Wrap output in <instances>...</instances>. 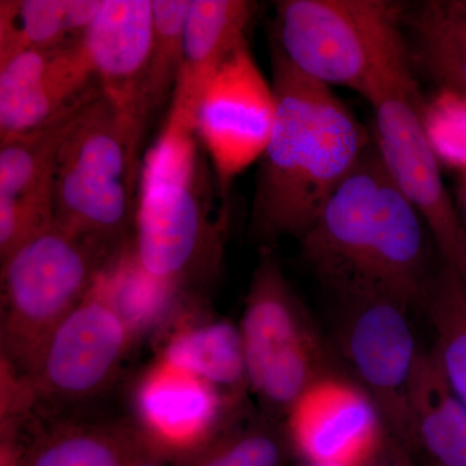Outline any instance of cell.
<instances>
[{
    "mask_svg": "<svg viewBox=\"0 0 466 466\" xmlns=\"http://www.w3.org/2000/svg\"><path fill=\"white\" fill-rule=\"evenodd\" d=\"M428 226L391 179L372 146L299 238L318 280L341 303L424 302Z\"/></svg>",
    "mask_w": 466,
    "mask_h": 466,
    "instance_id": "obj_1",
    "label": "cell"
},
{
    "mask_svg": "<svg viewBox=\"0 0 466 466\" xmlns=\"http://www.w3.org/2000/svg\"><path fill=\"white\" fill-rule=\"evenodd\" d=\"M274 130L259 159L251 235L262 247L302 238L373 144L329 86L312 81L271 46Z\"/></svg>",
    "mask_w": 466,
    "mask_h": 466,
    "instance_id": "obj_2",
    "label": "cell"
},
{
    "mask_svg": "<svg viewBox=\"0 0 466 466\" xmlns=\"http://www.w3.org/2000/svg\"><path fill=\"white\" fill-rule=\"evenodd\" d=\"M195 126L167 116L140 171L131 248L137 265L177 291L222 268L228 211L214 213L216 177Z\"/></svg>",
    "mask_w": 466,
    "mask_h": 466,
    "instance_id": "obj_3",
    "label": "cell"
},
{
    "mask_svg": "<svg viewBox=\"0 0 466 466\" xmlns=\"http://www.w3.org/2000/svg\"><path fill=\"white\" fill-rule=\"evenodd\" d=\"M146 126L103 91L76 113L55 167V225L113 250L127 248Z\"/></svg>",
    "mask_w": 466,
    "mask_h": 466,
    "instance_id": "obj_4",
    "label": "cell"
},
{
    "mask_svg": "<svg viewBox=\"0 0 466 466\" xmlns=\"http://www.w3.org/2000/svg\"><path fill=\"white\" fill-rule=\"evenodd\" d=\"M272 45L294 69L367 100L410 57L401 25L406 5L389 0H280Z\"/></svg>",
    "mask_w": 466,
    "mask_h": 466,
    "instance_id": "obj_5",
    "label": "cell"
},
{
    "mask_svg": "<svg viewBox=\"0 0 466 466\" xmlns=\"http://www.w3.org/2000/svg\"><path fill=\"white\" fill-rule=\"evenodd\" d=\"M124 251L54 223L2 260L3 366L24 375L46 339Z\"/></svg>",
    "mask_w": 466,
    "mask_h": 466,
    "instance_id": "obj_6",
    "label": "cell"
},
{
    "mask_svg": "<svg viewBox=\"0 0 466 466\" xmlns=\"http://www.w3.org/2000/svg\"><path fill=\"white\" fill-rule=\"evenodd\" d=\"M240 333L248 383L271 412H289L319 377L332 372L323 341L269 247L260 248Z\"/></svg>",
    "mask_w": 466,
    "mask_h": 466,
    "instance_id": "obj_7",
    "label": "cell"
},
{
    "mask_svg": "<svg viewBox=\"0 0 466 466\" xmlns=\"http://www.w3.org/2000/svg\"><path fill=\"white\" fill-rule=\"evenodd\" d=\"M412 66L410 57L395 66L367 97L375 115L373 140L391 179L421 214L441 263L466 281V228L441 177Z\"/></svg>",
    "mask_w": 466,
    "mask_h": 466,
    "instance_id": "obj_8",
    "label": "cell"
},
{
    "mask_svg": "<svg viewBox=\"0 0 466 466\" xmlns=\"http://www.w3.org/2000/svg\"><path fill=\"white\" fill-rule=\"evenodd\" d=\"M133 333L99 284L50 334L24 375L16 376L30 407L78 406L115 380Z\"/></svg>",
    "mask_w": 466,
    "mask_h": 466,
    "instance_id": "obj_9",
    "label": "cell"
},
{
    "mask_svg": "<svg viewBox=\"0 0 466 466\" xmlns=\"http://www.w3.org/2000/svg\"><path fill=\"white\" fill-rule=\"evenodd\" d=\"M275 115L274 88L245 41L211 79L196 116V133L210 159L222 207L228 208L233 180L262 158Z\"/></svg>",
    "mask_w": 466,
    "mask_h": 466,
    "instance_id": "obj_10",
    "label": "cell"
},
{
    "mask_svg": "<svg viewBox=\"0 0 466 466\" xmlns=\"http://www.w3.org/2000/svg\"><path fill=\"white\" fill-rule=\"evenodd\" d=\"M341 305L343 354L379 408L388 434L412 446L408 392L421 351L408 319L410 308L390 299Z\"/></svg>",
    "mask_w": 466,
    "mask_h": 466,
    "instance_id": "obj_11",
    "label": "cell"
},
{
    "mask_svg": "<svg viewBox=\"0 0 466 466\" xmlns=\"http://www.w3.org/2000/svg\"><path fill=\"white\" fill-rule=\"evenodd\" d=\"M287 417L290 440L309 464L366 466L389 437L370 394L333 372L319 377Z\"/></svg>",
    "mask_w": 466,
    "mask_h": 466,
    "instance_id": "obj_12",
    "label": "cell"
},
{
    "mask_svg": "<svg viewBox=\"0 0 466 466\" xmlns=\"http://www.w3.org/2000/svg\"><path fill=\"white\" fill-rule=\"evenodd\" d=\"M101 87L84 48L21 52L0 64V143L78 112Z\"/></svg>",
    "mask_w": 466,
    "mask_h": 466,
    "instance_id": "obj_13",
    "label": "cell"
},
{
    "mask_svg": "<svg viewBox=\"0 0 466 466\" xmlns=\"http://www.w3.org/2000/svg\"><path fill=\"white\" fill-rule=\"evenodd\" d=\"M152 41L153 0H103L84 35L85 52L103 94L146 122Z\"/></svg>",
    "mask_w": 466,
    "mask_h": 466,
    "instance_id": "obj_14",
    "label": "cell"
},
{
    "mask_svg": "<svg viewBox=\"0 0 466 466\" xmlns=\"http://www.w3.org/2000/svg\"><path fill=\"white\" fill-rule=\"evenodd\" d=\"M225 400L208 382L158 360L137 386V428L161 455L183 459L225 428Z\"/></svg>",
    "mask_w": 466,
    "mask_h": 466,
    "instance_id": "obj_15",
    "label": "cell"
},
{
    "mask_svg": "<svg viewBox=\"0 0 466 466\" xmlns=\"http://www.w3.org/2000/svg\"><path fill=\"white\" fill-rule=\"evenodd\" d=\"M257 5L247 0H193L184 58L168 115L195 126L202 96L227 57L247 41Z\"/></svg>",
    "mask_w": 466,
    "mask_h": 466,
    "instance_id": "obj_16",
    "label": "cell"
},
{
    "mask_svg": "<svg viewBox=\"0 0 466 466\" xmlns=\"http://www.w3.org/2000/svg\"><path fill=\"white\" fill-rule=\"evenodd\" d=\"M410 440L434 466H466V410L434 351L417 360L410 392Z\"/></svg>",
    "mask_w": 466,
    "mask_h": 466,
    "instance_id": "obj_17",
    "label": "cell"
},
{
    "mask_svg": "<svg viewBox=\"0 0 466 466\" xmlns=\"http://www.w3.org/2000/svg\"><path fill=\"white\" fill-rule=\"evenodd\" d=\"M103 0H2L0 64L21 52L82 41Z\"/></svg>",
    "mask_w": 466,
    "mask_h": 466,
    "instance_id": "obj_18",
    "label": "cell"
},
{
    "mask_svg": "<svg viewBox=\"0 0 466 466\" xmlns=\"http://www.w3.org/2000/svg\"><path fill=\"white\" fill-rule=\"evenodd\" d=\"M159 360L198 377L229 400L248 383L240 328L225 320L189 325L168 339Z\"/></svg>",
    "mask_w": 466,
    "mask_h": 466,
    "instance_id": "obj_19",
    "label": "cell"
},
{
    "mask_svg": "<svg viewBox=\"0 0 466 466\" xmlns=\"http://www.w3.org/2000/svg\"><path fill=\"white\" fill-rule=\"evenodd\" d=\"M140 440L128 422H61L34 441L20 466H127Z\"/></svg>",
    "mask_w": 466,
    "mask_h": 466,
    "instance_id": "obj_20",
    "label": "cell"
},
{
    "mask_svg": "<svg viewBox=\"0 0 466 466\" xmlns=\"http://www.w3.org/2000/svg\"><path fill=\"white\" fill-rule=\"evenodd\" d=\"M78 112L0 143V201L54 208L58 152Z\"/></svg>",
    "mask_w": 466,
    "mask_h": 466,
    "instance_id": "obj_21",
    "label": "cell"
},
{
    "mask_svg": "<svg viewBox=\"0 0 466 466\" xmlns=\"http://www.w3.org/2000/svg\"><path fill=\"white\" fill-rule=\"evenodd\" d=\"M412 32L413 64L450 92L466 99V20L446 2L422 3L404 15Z\"/></svg>",
    "mask_w": 466,
    "mask_h": 466,
    "instance_id": "obj_22",
    "label": "cell"
},
{
    "mask_svg": "<svg viewBox=\"0 0 466 466\" xmlns=\"http://www.w3.org/2000/svg\"><path fill=\"white\" fill-rule=\"evenodd\" d=\"M424 303L437 339L433 351L466 410V281L441 263Z\"/></svg>",
    "mask_w": 466,
    "mask_h": 466,
    "instance_id": "obj_23",
    "label": "cell"
},
{
    "mask_svg": "<svg viewBox=\"0 0 466 466\" xmlns=\"http://www.w3.org/2000/svg\"><path fill=\"white\" fill-rule=\"evenodd\" d=\"M191 0H153V41L147 101L150 115L173 99L184 58V33Z\"/></svg>",
    "mask_w": 466,
    "mask_h": 466,
    "instance_id": "obj_24",
    "label": "cell"
},
{
    "mask_svg": "<svg viewBox=\"0 0 466 466\" xmlns=\"http://www.w3.org/2000/svg\"><path fill=\"white\" fill-rule=\"evenodd\" d=\"M183 460V466H280L281 447L275 434L260 426L222 428Z\"/></svg>",
    "mask_w": 466,
    "mask_h": 466,
    "instance_id": "obj_25",
    "label": "cell"
},
{
    "mask_svg": "<svg viewBox=\"0 0 466 466\" xmlns=\"http://www.w3.org/2000/svg\"><path fill=\"white\" fill-rule=\"evenodd\" d=\"M407 449L406 444L391 438L390 446L385 447V450H383L385 453H383L381 465L380 466H415L407 456Z\"/></svg>",
    "mask_w": 466,
    "mask_h": 466,
    "instance_id": "obj_26",
    "label": "cell"
},
{
    "mask_svg": "<svg viewBox=\"0 0 466 466\" xmlns=\"http://www.w3.org/2000/svg\"><path fill=\"white\" fill-rule=\"evenodd\" d=\"M451 11L455 12L458 16L466 20V0H452L446 2Z\"/></svg>",
    "mask_w": 466,
    "mask_h": 466,
    "instance_id": "obj_27",
    "label": "cell"
},
{
    "mask_svg": "<svg viewBox=\"0 0 466 466\" xmlns=\"http://www.w3.org/2000/svg\"><path fill=\"white\" fill-rule=\"evenodd\" d=\"M309 466H341V465H333V464H309Z\"/></svg>",
    "mask_w": 466,
    "mask_h": 466,
    "instance_id": "obj_28",
    "label": "cell"
},
{
    "mask_svg": "<svg viewBox=\"0 0 466 466\" xmlns=\"http://www.w3.org/2000/svg\"><path fill=\"white\" fill-rule=\"evenodd\" d=\"M137 447H139V446H137ZM134 455H135V453H134ZM133 458H134V456H133ZM131 460H133V459H131ZM131 460H130V462H128L127 466H131Z\"/></svg>",
    "mask_w": 466,
    "mask_h": 466,
    "instance_id": "obj_29",
    "label": "cell"
}]
</instances>
